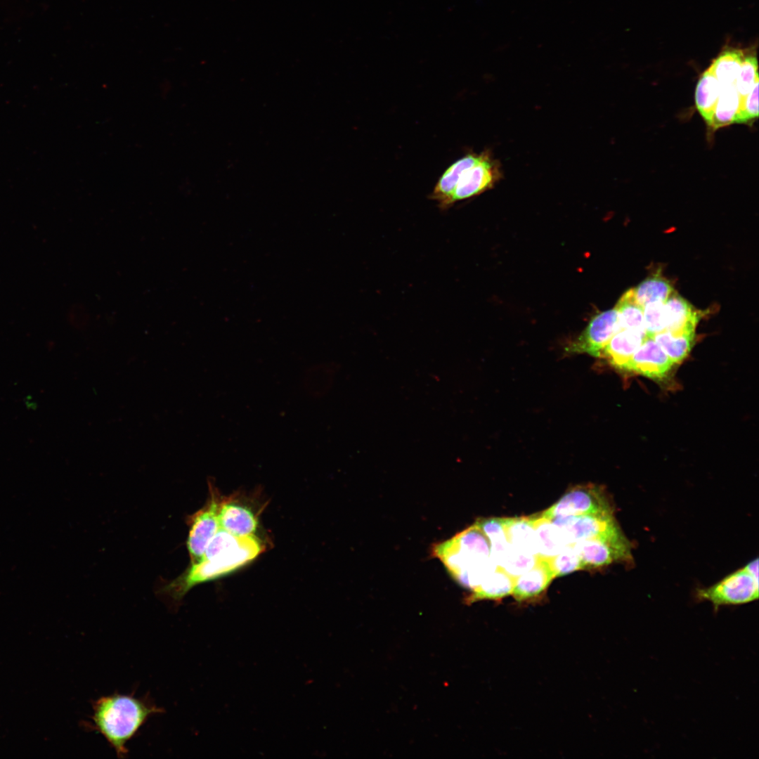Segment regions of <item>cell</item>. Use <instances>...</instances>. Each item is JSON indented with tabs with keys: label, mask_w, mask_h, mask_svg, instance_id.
Instances as JSON below:
<instances>
[{
	"label": "cell",
	"mask_w": 759,
	"mask_h": 759,
	"mask_svg": "<svg viewBox=\"0 0 759 759\" xmlns=\"http://www.w3.org/2000/svg\"><path fill=\"white\" fill-rule=\"evenodd\" d=\"M552 521L562 530L569 545L590 538L615 542L628 540L614 514L580 515L556 519Z\"/></svg>",
	"instance_id": "obj_6"
},
{
	"label": "cell",
	"mask_w": 759,
	"mask_h": 759,
	"mask_svg": "<svg viewBox=\"0 0 759 759\" xmlns=\"http://www.w3.org/2000/svg\"><path fill=\"white\" fill-rule=\"evenodd\" d=\"M209 497L205 505L190 517V530L186 545L190 564L199 562L210 540L220 528L219 510L222 496L209 483Z\"/></svg>",
	"instance_id": "obj_7"
},
{
	"label": "cell",
	"mask_w": 759,
	"mask_h": 759,
	"mask_svg": "<svg viewBox=\"0 0 759 759\" xmlns=\"http://www.w3.org/2000/svg\"><path fill=\"white\" fill-rule=\"evenodd\" d=\"M514 578L498 566L486 574L480 584L467 597V603L483 599L500 600L512 595Z\"/></svg>",
	"instance_id": "obj_16"
},
{
	"label": "cell",
	"mask_w": 759,
	"mask_h": 759,
	"mask_svg": "<svg viewBox=\"0 0 759 759\" xmlns=\"http://www.w3.org/2000/svg\"><path fill=\"white\" fill-rule=\"evenodd\" d=\"M614 514L610 501L601 486L588 484L569 488L538 516L548 520L580 515Z\"/></svg>",
	"instance_id": "obj_5"
},
{
	"label": "cell",
	"mask_w": 759,
	"mask_h": 759,
	"mask_svg": "<svg viewBox=\"0 0 759 759\" xmlns=\"http://www.w3.org/2000/svg\"><path fill=\"white\" fill-rule=\"evenodd\" d=\"M647 335L630 329H621L603 349L600 357L616 369L623 370L632 355L640 346Z\"/></svg>",
	"instance_id": "obj_14"
},
{
	"label": "cell",
	"mask_w": 759,
	"mask_h": 759,
	"mask_svg": "<svg viewBox=\"0 0 759 759\" xmlns=\"http://www.w3.org/2000/svg\"><path fill=\"white\" fill-rule=\"evenodd\" d=\"M501 175L499 163L489 152L479 154L476 161L460 175L451 197V205L491 188Z\"/></svg>",
	"instance_id": "obj_8"
},
{
	"label": "cell",
	"mask_w": 759,
	"mask_h": 759,
	"mask_svg": "<svg viewBox=\"0 0 759 759\" xmlns=\"http://www.w3.org/2000/svg\"><path fill=\"white\" fill-rule=\"evenodd\" d=\"M695 332L674 333L663 330L652 337L675 364L682 362L691 351Z\"/></svg>",
	"instance_id": "obj_24"
},
{
	"label": "cell",
	"mask_w": 759,
	"mask_h": 759,
	"mask_svg": "<svg viewBox=\"0 0 759 759\" xmlns=\"http://www.w3.org/2000/svg\"><path fill=\"white\" fill-rule=\"evenodd\" d=\"M338 372V365L333 362H322L309 366L304 372L303 389L311 398L318 399L325 396L331 390Z\"/></svg>",
	"instance_id": "obj_19"
},
{
	"label": "cell",
	"mask_w": 759,
	"mask_h": 759,
	"mask_svg": "<svg viewBox=\"0 0 759 759\" xmlns=\"http://www.w3.org/2000/svg\"><path fill=\"white\" fill-rule=\"evenodd\" d=\"M758 60L755 56H744L735 82V87L742 98L758 80Z\"/></svg>",
	"instance_id": "obj_28"
},
{
	"label": "cell",
	"mask_w": 759,
	"mask_h": 759,
	"mask_svg": "<svg viewBox=\"0 0 759 759\" xmlns=\"http://www.w3.org/2000/svg\"><path fill=\"white\" fill-rule=\"evenodd\" d=\"M479 154L469 153L453 163L441 176L429 198L438 203L441 209H447L452 205L450 200L459 178L465 169L472 165Z\"/></svg>",
	"instance_id": "obj_17"
},
{
	"label": "cell",
	"mask_w": 759,
	"mask_h": 759,
	"mask_svg": "<svg viewBox=\"0 0 759 759\" xmlns=\"http://www.w3.org/2000/svg\"><path fill=\"white\" fill-rule=\"evenodd\" d=\"M632 289L637 302L642 307L655 301L665 303L674 290L669 281L658 272Z\"/></svg>",
	"instance_id": "obj_26"
},
{
	"label": "cell",
	"mask_w": 759,
	"mask_h": 759,
	"mask_svg": "<svg viewBox=\"0 0 759 759\" xmlns=\"http://www.w3.org/2000/svg\"><path fill=\"white\" fill-rule=\"evenodd\" d=\"M675 363L652 337L647 336L624 368L625 371L662 379Z\"/></svg>",
	"instance_id": "obj_12"
},
{
	"label": "cell",
	"mask_w": 759,
	"mask_h": 759,
	"mask_svg": "<svg viewBox=\"0 0 759 759\" xmlns=\"http://www.w3.org/2000/svg\"><path fill=\"white\" fill-rule=\"evenodd\" d=\"M265 550L266 544L257 535L241 537L213 556L190 564L183 573L166 584L162 591L178 602L193 587L236 571L254 561Z\"/></svg>",
	"instance_id": "obj_3"
},
{
	"label": "cell",
	"mask_w": 759,
	"mask_h": 759,
	"mask_svg": "<svg viewBox=\"0 0 759 759\" xmlns=\"http://www.w3.org/2000/svg\"><path fill=\"white\" fill-rule=\"evenodd\" d=\"M740 104L735 85L722 86L710 126L716 130L734 123Z\"/></svg>",
	"instance_id": "obj_23"
},
{
	"label": "cell",
	"mask_w": 759,
	"mask_h": 759,
	"mask_svg": "<svg viewBox=\"0 0 759 759\" xmlns=\"http://www.w3.org/2000/svg\"><path fill=\"white\" fill-rule=\"evenodd\" d=\"M721 87L718 80L708 68L701 74L696 86V109L709 126Z\"/></svg>",
	"instance_id": "obj_21"
},
{
	"label": "cell",
	"mask_w": 759,
	"mask_h": 759,
	"mask_svg": "<svg viewBox=\"0 0 759 759\" xmlns=\"http://www.w3.org/2000/svg\"><path fill=\"white\" fill-rule=\"evenodd\" d=\"M548 559L556 577L583 569L581 560L572 545L565 547L559 554Z\"/></svg>",
	"instance_id": "obj_27"
},
{
	"label": "cell",
	"mask_w": 759,
	"mask_h": 759,
	"mask_svg": "<svg viewBox=\"0 0 759 759\" xmlns=\"http://www.w3.org/2000/svg\"><path fill=\"white\" fill-rule=\"evenodd\" d=\"M615 309L621 329H630L646 334L643 307L636 301L633 289H629L620 297Z\"/></svg>",
	"instance_id": "obj_25"
},
{
	"label": "cell",
	"mask_w": 759,
	"mask_h": 759,
	"mask_svg": "<svg viewBox=\"0 0 759 759\" xmlns=\"http://www.w3.org/2000/svg\"><path fill=\"white\" fill-rule=\"evenodd\" d=\"M556 578L547 558L537 555L533 566L514 578L512 595L519 602L539 597Z\"/></svg>",
	"instance_id": "obj_13"
},
{
	"label": "cell",
	"mask_w": 759,
	"mask_h": 759,
	"mask_svg": "<svg viewBox=\"0 0 759 759\" xmlns=\"http://www.w3.org/2000/svg\"><path fill=\"white\" fill-rule=\"evenodd\" d=\"M537 555L550 559L569 545L562 530L552 521L533 517Z\"/></svg>",
	"instance_id": "obj_18"
},
{
	"label": "cell",
	"mask_w": 759,
	"mask_h": 759,
	"mask_svg": "<svg viewBox=\"0 0 759 759\" xmlns=\"http://www.w3.org/2000/svg\"><path fill=\"white\" fill-rule=\"evenodd\" d=\"M621 330L616 309L594 316L585 330L565 348L567 354L587 353L600 357L611 338Z\"/></svg>",
	"instance_id": "obj_9"
},
{
	"label": "cell",
	"mask_w": 759,
	"mask_h": 759,
	"mask_svg": "<svg viewBox=\"0 0 759 759\" xmlns=\"http://www.w3.org/2000/svg\"><path fill=\"white\" fill-rule=\"evenodd\" d=\"M505 533L512 548L537 556L533 517L507 518Z\"/></svg>",
	"instance_id": "obj_20"
},
{
	"label": "cell",
	"mask_w": 759,
	"mask_h": 759,
	"mask_svg": "<svg viewBox=\"0 0 759 759\" xmlns=\"http://www.w3.org/2000/svg\"><path fill=\"white\" fill-rule=\"evenodd\" d=\"M744 55L739 49L722 51L708 67L721 86L735 85Z\"/></svg>",
	"instance_id": "obj_22"
},
{
	"label": "cell",
	"mask_w": 759,
	"mask_h": 759,
	"mask_svg": "<svg viewBox=\"0 0 759 759\" xmlns=\"http://www.w3.org/2000/svg\"><path fill=\"white\" fill-rule=\"evenodd\" d=\"M163 709L129 694L101 696L93 703L90 729L100 733L115 751L117 757L128 754L126 744L152 716Z\"/></svg>",
	"instance_id": "obj_1"
},
{
	"label": "cell",
	"mask_w": 759,
	"mask_h": 759,
	"mask_svg": "<svg viewBox=\"0 0 759 759\" xmlns=\"http://www.w3.org/2000/svg\"><path fill=\"white\" fill-rule=\"evenodd\" d=\"M259 515L238 495L222 497L219 510L220 528L239 537L255 536Z\"/></svg>",
	"instance_id": "obj_11"
},
{
	"label": "cell",
	"mask_w": 759,
	"mask_h": 759,
	"mask_svg": "<svg viewBox=\"0 0 759 759\" xmlns=\"http://www.w3.org/2000/svg\"><path fill=\"white\" fill-rule=\"evenodd\" d=\"M643 316L647 336L653 337L666 330V321L663 302L655 301L646 304L643 307Z\"/></svg>",
	"instance_id": "obj_29"
},
{
	"label": "cell",
	"mask_w": 759,
	"mask_h": 759,
	"mask_svg": "<svg viewBox=\"0 0 759 759\" xmlns=\"http://www.w3.org/2000/svg\"><path fill=\"white\" fill-rule=\"evenodd\" d=\"M583 569L604 568L614 562H630L632 559L629 540L615 542L601 538L581 540L572 545Z\"/></svg>",
	"instance_id": "obj_10"
},
{
	"label": "cell",
	"mask_w": 759,
	"mask_h": 759,
	"mask_svg": "<svg viewBox=\"0 0 759 759\" xmlns=\"http://www.w3.org/2000/svg\"><path fill=\"white\" fill-rule=\"evenodd\" d=\"M432 554L443 564L450 577L470 592L498 566L491 557L490 541L476 522L434 545Z\"/></svg>",
	"instance_id": "obj_2"
},
{
	"label": "cell",
	"mask_w": 759,
	"mask_h": 759,
	"mask_svg": "<svg viewBox=\"0 0 759 759\" xmlns=\"http://www.w3.org/2000/svg\"><path fill=\"white\" fill-rule=\"evenodd\" d=\"M758 559L729 573L718 583L696 591L699 600L710 602L717 609L725 605H739L758 599Z\"/></svg>",
	"instance_id": "obj_4"
},
{
	"label": "cell",
	"mask_w": 759,
	"mask_h": 759,
	"mask_svg": "<svg viewBox=\"0 0 759 759\" xmlns=\"http://www.w3.org/2000/svg\"><path fill=\"white\" fill-rule=\"evenodd\" d=\"M758 80H757L747 95L741 98L738 112L734 123L748 124L758 117Z\"/></svg>",
	"instance_id": "obj_30"
},
{
	"label": "cell",
	"mask_w": 759,
	"mask_h": 759,
	"mask_svg": "<svg viewBox=\"0 0 759 759\" xmlns=\"http://www.w3.org/2000/svg\"><path fill=\"white\" fill-rule=\"evenodd\" d=\"M666 327L674 333L695 332L699 314L691 304L674 290L664 303Z\"/></svg>",
	"instance_id": "obj_15"
}]
</instances>
